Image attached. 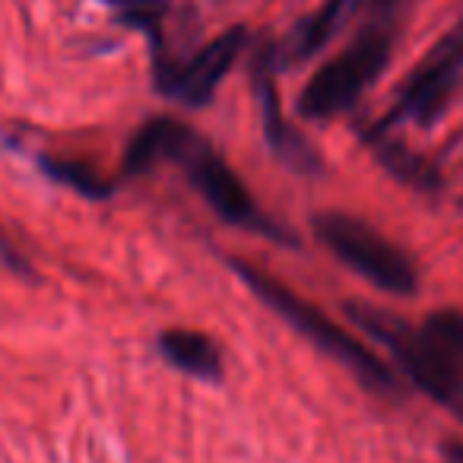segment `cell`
I'll return each instance as SVG.
<instances>
[{"label":"cell","instance_id":"cell-18","mask_svg":"<svg viewBox=\"0 0 463 463\" xmlns=\"http://www.w3.org/2000/svg\"><path fill=\"white\" fill-rule=\"evenodd\" d=\"M444 463H463V441L450 438V441L444 444Z\"/></svg>","mask_w":463,"mask_h":463},{"label":"cell","instance_id":"cell-2","mask_svg":"<svg viewBox=\"0 0 463 463\" xmlns=\"http://www.w3.org/2000/svg\"><path fill=\"white\" fill-rule=\"evenodd\" d=\"M393 58V20L374 16L336 58H330L298 96V115L330 121L346 115L387 71Z\"/></svg>","mask_w":463,"mask_h":463},{"label":"cell","instance_id":"cell-11","mask_svg":"<svg viewBox=\"0 0 463 463\" xmlns=\"http://www.w3.org/2000/svg\"><path fill=\"white\" fill-rule=\"evenodd\" d=\"M159 353L178 372L191 374L197 381H219L225 372L222 353L213 343V336L200 334V330L172 327L159 334Z\"/></svg>","mask_w":463,"mask_h":463},{"label":"cell","instance_id":"cell-17","mask_svg":"<svg viewBox=\"0 0 463 463\" xmlns=\"http://www.w3.org/2000/svg\"><path fill=\"white\" fill-rule=\"evenodd\" d=\"M0 258L7 260L10 267H16V270H26V264H23L20 258H16V248L10 245V239H7V232L0 229Z\"/></svg>","mask_w":463,"mask_h":463},{"label":"cell","instance_id":"cell-12","mask_svg":"<svg viewBox=\"0 0 463 463\" xmlns=\"http://www.w3.org/2000/svg\"><path fill=\"white\" fill-rule=\"evenodd\" d=\"M372 146H374V153H378V159L384 162L397 178L410 181L412 187H435L438 184V172L431 162H425L422 156L410 153V149L400 146V143L387 140L381 130L372 137Z\"/></svg>","mask_w":463,"mask_h":463},{"label":"cell","instance_id":"cell-7","mask_svg":"<svg viewBox=\"0 0 463 463\" xmlns=\"http://www.w3.org/2000/svg\"><path fill=\"white\" fill-rule=\"evenodd\" d=\"M245 45H248V29L235 26V29H229V33L216 35L213 42H206V45L200 48L194 58H187L184 64L156 67L162 92L172 96L175 102L187 105V109H203V105L213 102L216 90L222 86L225 73L239 61Z\"/></svg>","mask_w":463,"mask_h":463},{"label":"cell","instance_id":"cell-5","mask_svg":"<svg viewBox=\"0 0 463 463\" xmlns=\"http://www.w3.org/2000/svg\"><path fill=\"white\" fill-rule=\"evenodd\" d=\"M175 165L184 168L194 191L213 206V213H216L219 219H225L229 225H239V229L267 235V239H273V241H292L283 225H277L270 216L260 213V206L254 203V197L248 194V187L241 184L239 175L232 172L229 162H225L200 134L191 137V143L181 149Z\"/></svg>","mask_w":463,"mask_h":463},{"label":"cell","instance_id":"cell-15","mask_svg":"<svg viewBox=\"0 0 463 463\" xmlns=\"http://www.w3.org/2000/svg\"><path fill=\"white\" fill-rule=\"evenodd\" d=\"M168 4H172V0H115L118 20H121L124 26L146 29L149 35L159 33V23H162V16H165Z\"/></svg>","mask_w":463,"mask_h":463},{"label":"cell","instance_id":"cell-19","mask_svg":"<svg viewBox=\"0 0 463 463\" xmlns=\"http://www.w3.org/2000/svg\"><path fill=\"white\" fill-rule=\"evenodd\" d=\"M109 4H115V0H109Z\"/></svg>","mask_w":463,"mask_h":463},{"label":"cell","instance_id":"cell-8","mask_svg":"<svg viewBox=\"0 0 463 463\" xmlns=\"http://www.w3.org/2000/svg\"><path fill=\"white\" fill-rule=\"evenodd\" d=\"M277 67H279V48L260 45L254 54V96L260 105V121H264V137L277 159L289 165L298 175H315L324 168L317 149L308 143V137L286 121L283 115V99L277 92Z\"/></svg>","mask_w":463,"mask_h":463},{"label":"cell","instance_id":"cell-4","mask_svg":"<svg viewBox=\"0 0 463 463\" xmlns=\"http://www.w3.org/2000/svg\"><path fill=\"white\" fill-rule=\"evenodd\" d=\"M315 235L334 258L378 289L391 296H412L419 289V270L410 254L372 229L365 219L349 213H321L315 216Z\"/></svg>","mask_w":463,"mask_h":463},{"label":"cell","instance_id":"cell-13","mask_svg":"<svg viewBox=\"0 0 463 463\" xmlns=\"http://www.w3.org/2000/svg\"><path fill=\"white\" fill-rule=\"evenodd\" d=\"M422 336L444 355L448 362H454L457 368H463V311L457 308H441L431 311L422 324H419Z\"/></svg>","mask_w":463,"mask_h":463},{"label":"cell","instance_id":"cell-10","mask_svg":"<svg viewBox=\"0 0 463 463\" xmlns=\"http://www.w3.org/2000/svg\"><path fill=\"white\" fill-rule=\"evenodd\" d=\"M197 134L187 124L175 121V118H153L146 121L130 140L128 153H124V172L128 175H146L156 165L165 162H178L181 149L191 143V137Z\"/></svg>","mask_w":463,"mask_h":463},{"label":"cell","instance_id":"cell-16","mask_svg":"<svg viewBox=\"0 0 463 463\" xmlns=\"http://www.w3.org/2000/svg\"><path fill=\"white\" fill-rule=\"evenodd\" d=\"M416 0H374L372 4V16H384V20H393L403 7H410Z\"/></svg>","mask_w":463,"mask_h":463},{"label":"cell","instance_id":"cell-9","mask_svg":"<svg viewBox=\"0 0 463 463\" xmlns=\"http://www.w3.org/2000/svg\"><path fill=\"white\" fill-rule=\"evenodd\" d=\"M372 4L374 0H324L315 14L298 23L296 33L286 42V48H279V64H283V58L296 61V64L298 61H308L311 54L327 48L330 39L340 35L359 14H365V10L372 14Z\"/></svg>","mask_w":463,"mask_h":463},{"label":"cell","instance_id":"cell-1","mask_svg":"<svg viewBox=\"0 0 463 463\" xmlns=\"http://www.w3.org/2000/svg\"><path fill=\"white\" fill-rule=\"evenodd\" d=\"M232 270L239 273L241 283H245L267 308L277 311L296 334H302L308 343H315L324 355L340 362L365 391L378 393V397H387V400L403 397V384H400V378L391 372V365L381 362L359 336H353L346 327H340L334 317L324 315L317 305L305 302L289 286H283L267 270H260V267H254V264H245V260H232Z\"/></svg>","mask_w":463,"mask_h":463},{"label":"cell","instance_id":"cell-3","mask_svg":"<svg viewBox=\"0 0 463 463\" xmlns=\"http://www.w3.org/2000/svg\"><path fill=\"white\" fill-rule=\"evenodd\" d=\"M346 311L368 336H374L393 355V362L403 368L412 387H419L425 397H431L463 422V368H457L438 349H431V343L419 334V327L406 324L391 311L372 308V305H349Z\"/></svg>","mask_w":463,"mask_h":463},{"label":"cell","instance_id":"cell-14","mask_svg":"<svg viewBox=\"0 0 463 463\" xmlns=\"http://www.w3.org/2000/svg\"><path fill=\"white\" fill-rule=\"evenodd\" d=\"M42 168L52 181L67 184L71 191H80L83 197L105 200L111 197V181H105V175L92 172L83 162H67V159H42Z\"/></svg>","mask_w":463,"mask_h":463},{"label":"cell","instance_id":"cell-6","mask_svg":"<svg viewBox=\"0 0 463 463\" xmlns=\"http://www.w3.org/2000/svg\"><path fill=\"white\" fill-rule=\"evenodd\" d=\"M463 80V16L422 54L410 77L400 83L393 115L429 128L448 111Z\"/></svg>","mask_w":463,"mask_h":463}]
</instances>
